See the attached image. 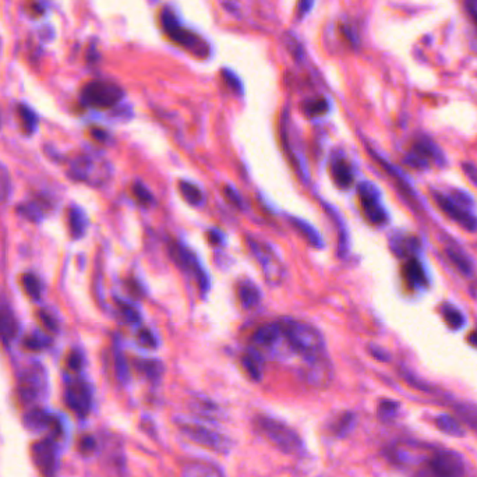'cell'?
<instances>
[{"instance_id":"f1b7e54d","label":"cell","mask_w":477,"mask_h":477,"mask_svg":"<svg viewBox=\"0 0 477 477\" xmlns=\"http://www.w3.org/2000/svg\"><path fill=\"white\" fill-rule=\"evenodd\" d=\"M447 254L454 265L465 275H470L473 271V264L466 254H463L459 249H447Z\"/></svg>"},{"instance_id":"30bf717a","label":"cell","mask_w":477,"mask_h":477,"mask_svg":"<svg viewBox=\"0 0 477 477\" xmlns=\"http://www.w3.org/2000/svg\"><path fill=\"white\" fill-rule=\"evenodd\" d=\"M46 391V376L41 366L28 367L20 377L19 393L26 405L38 402Z\"/></svg>"},{"instance_id":"1f68e13d","label":"cell","mask_w":477,"mask_h":477,"mask_svg":"<svg viewBox=\"0 0 477 477\" xmlns=\"http://www.w3.org/2000/svg\"><path fill=\"white\" fill-rule=\"evenodd\" d=\"M21 281H23V286H24V291L27 292V295L31 299L38 300L41 298V292H42L41 281L34 274H24Z\"/></svg>"},{"instance_id":"681fc988","label":"cell","mask_w":477,"mask_h":477,"mask_svg":"<svg viewBox=\"0 0 477 477\" xmlns=\"http://www.w3.org/2000/svg\"><path fill=\"white\" fill-rule=\"evenodd\" d=\"M466 3H467V9H469L470 16L477 23V0H466Z\"/></svg>"},{"instance_id":"4316f807","label":"cell","mask_w":477,"mask_h":477,"mask_svg":"<svg viewBox=\"0 0 477 477\" xmlns=\"http://www.w3.org/2000/svg\"><path fill=\"white\" fill-rule=\"evenodd\" d=\"M17 115H19L23 130L27 134H32L38 126V117H37L35 112L31 108H28L27 105H19L17 106Z\"/></svg>"},{"instance_id":"4fadbf2b","label":"cell","mask_w":477,"mask_h":477,"mask_svg":"<svg viewBox=\"0 0 477 477\" xmlns=\"http://www.w3.org/2000/svg\"><path fill=\"white\" fill-rule=\"evenodd\" d=\"M433 197L437 202V206L463 229L469 232H474L477 229V220L467 211L465 206H462V204L456 202L452 197H448L437 191L433 194Z\"/></svg>"},{"instance_id":"7c38bea8","label":"cell","mask_w":477,"mask_h":477,"mask_svg":"<svg viewBox=\"0 0 477 477\" xmlns=\"http://www.w3.org/2000/svg\"><path fill=\"white\" fill-rule=\"evenodd\" d=\"M427 467L433 477H462L465 473L462 458L452 451L434 452L429 459Z\"/></svg>"},{"instance_id":"bcb514c9","label":"cell","mask_w":477,"mask_h":477,"mask_svg":"<svg viewBox=\"0 0 477 477\" xmlns=\"http://www.w3.org/2000/svg\"><path fill=\"white\" fill-rule=\"evenodd\" d=\"M208 239H210V242H211L213 244H215V246L224 243V235H222L218 229L210 231V232H208Z\"/></svg>"},{"instance_id":"f6af8a7d","label":"cell","mask_w":477,"mask_h":477,"mask_svg":"<svg viewBox=\"0 0 477 477\" xmlns=\"http://www.w3.org/2000/svg\"><path fill=\"white\" fill-rule=\"evenodd\" d=\"M314 3V0H299V3H298V13L299 16H304L313 6Z\"/></svg>"},{"instance_id":"52a82bcc","label":"cell","mask_w":477,"mask_h":477,"mask_svg":"<svg viewBox=\"0 0 477 477\" xmlns=\"http://www.w3.org/2000/svg\"><path fill=\"white\" fill-rule=\"evenodd\" d=\"M247 243L264 271L265 280L269 282V285H278L284 280L285 274L284 265L280 257L275 254V251L271 250L268 244L258 242L253 237H249Z\"/></svg>"},{"instance_id":"ac0fdd59","label":"cell","mask_w":477,"mask_h":477,"mask_svg":"<svg viewBox=\"0 0 477 477\" xmlns=\"http://www.w3.org/2000/svg\"><path fill=\"white\" fill-rule=\"evenodd\" d=\"M180 477H225V474L210 460L188 459L182 466Z\"/></svg>"},{"instance_id":"60d3db41","label":"cell","mask_w":477,"mask_h":477,"mask_svg":"<svg viewBox=\"0 0 477 477\" xmlns=\"http://www.w3.org/2000/svg\"><path fill=\"white\" fill-rule=\"evenodd\" d=\"M225 195H226V198H228V201L231 202V204H233V206L235 207H237V208H240V210H243V207H244V202H243V199H242V197H240V194L232 187V186H226L225 187Z\"/></svg>"},{"instance_id":"9c48e42d","label":"cell","mask_w":477,"mask_h":477,"mask_svg":"<svg viewBox=\"0 0 477 477\" xmlns=\"http://www.w3.org/2000/svg\"><path fill=\"white\" fill-rule=\"evenodd\" d=\"M359 198L364 217L371 225L381 226L388 222V214L382 207L380 190L370 182L359 184Z\"/></svg>"},{"instance_id":"d6986e66","label":"cell","mask_w":477,"mask_h":477,"mask_svg":"<svg viewBox=\"0 0 477 477\" xmlns=\"http://www.w3.org/2000/svg\"><path fill=\"white\" fill-rule=\"evenodd\" d=\"M17 332L19 322L12 307L5 302H0V339L9 344L16 338Z\"/></svg>"},{"instance_id":"44dd1931","label":"cell","mask_w":477,"mask_h":477,"mask_svg":"<svg viewBox=\"0 0 477 477\" xmlns=\"http://www.w3.org/2000/svg\"><path fill=\"white\" fill-rule=\"evenodd\" d=\"M403 277L412 288H423L427 285V277L418 260H409L403 265Z\"/></svg>"},{"instance_id":"d4e9b609","label":"cell","mask_w":477,"mask_h":477,"mask_svg":"<svg viewBox=\"0 0 477 477\" xmlns=\"http://www.w3.org/2000/svg\"><path fill=\"white\" fill-rule=\"evenodd\" d=\"M87 225H88V220H87L86 213L79 207L70 208V211H69V226H70V232H72L73 237H76V239L81 237L87 231Z\"/></svg>"},{"instance_id":"f5cc1de1","label":"cell","mask_w":477,"mask_h":477,"mask_svg":"<svg viewBox=\"0 0 477 477\" xmlns=\"http://www.w3.org/2000/svg\"><path fill=\"white\" fill-rule=\"evenodd\" d=\"M467 340L470 342V345H473L474 348H477V331H473V332L469 335Z\"/></svg>"},{"instance_id":"7bdbcfd3","label":"cell","mask_w":477,"mask_h":477,"mask_svg":"<svg viewBox=\"0 0 477 477\" xmlns=\"http://www.w3.org/2000/svg\"><path fill=\"white\" fill-rule=\"evenodd\" d=\"M26 10L32 17H41L43 14V6L39 2H37V0H30L26 5Z\"/></svg>"},{"instance_id":"8fae6325","label":"cell","mask_w":477,"mask_h":477,"mask_svg":"<svg viewBox=\"0 0 477 477\" xmlns=\"http://www.w3.org/2000/svg\"><path fill=\"white\" fill-rule=\"evenodd\" d=\"M253 344L261 349V351H268L271 353H275L282 356L281 347L286 345V340L284 336V329L281 322H266L258 327L254 333H253ZM260 351V352H261Z\"/></svg>"},{"instance_id":"8d00e7d4","label":"cell","mask_w":477,"mask_h":477,"mask_svg":"<svg viewBox=\"0 0 477 477\" xmlns=\"http://www.w3.org/2000/svg\"><path fill=\"white\" fill-rule=\"evenodd\" d=\"M459 415L463 420H466L474 430H477V407H471L467 405L459 406Z\"/></svg>"},{"instance_id":"ba28073f","label":"cell","mask_w":477,"mask_h":477,"mask_svg":"<svg viewBox=\"0 0 477 477\" xmlns=\"http://www.w3.org/2000/svg\"><path fill=\"white\" fill-rule=\"evenodd\" d=\"M171 254L182 271L188 272L194 277L201 293H207L210 289V278L207 275V271L198 262L197 257L182 243H173L171 246Z\"/></svg>"},{"instance_id":"836d02e7","label":"cell","mask_w":477,"mask_h":477,"mask_svg":"<svg viewBox=\"0 0 477 477\" xmlns=\"http://www.w3.org/2000/svg\"><path fill=\"white\" fill-rule=\"evenodd\" d=\"M42 204H39V202H35V201H31V202H28V204H24V206H21L20 207V211H21V214L26 217V218H28L30 221H34V222H37V221H39L42 217H43V211H42Z\"/></svg>"},{"instance_id":"74e56055","label":"cell","mask_w":477,"mask_h":477,"mask_svg":"<svg viewBox=\"0 0 477 477\" xmlns=\"http://www.w3.org/2000/svg\"><path fill=\"white\" fill-rule=\"evenodd\" d=\"M139 342L142 347L144 348H150V349H154L157 348L158 342H157V338L154 336V333L148 329H142L140 333H139Z\"/></svg>"},{"instance_id":"5b68a950","label":"cell","mask_w":477,"mask_h":477,"mask_svg":"<svg viewBox=\"0 0 477 477\" xmlns=\"http://www.w3.org/2000/svg\"><path fill=\"white\" fill-rule=\"evenodd\" d=\"M123 98V90L104 80H94L84 86L81 91V99L86 105L95 109H110L116 106Z\"/></svg>"},{"instance_id":"7402d4cb","label":"cell","mask_w":477,"mask_h":477,"mask_svg":"<svg viewBox=\"0 0 477 477\" xmlns=\"http://www.w3.org/2000/svg\"><path fill=\"white\" fill-rule=\"evenodd\" d=\"M291 224L293 225V228L307 240V243L315 249H324L325 243L322 240V236L318 233V231H315V228L313 225H310L309 222L298 218V217H291L289 218Z\"/></svg>"},{"instance_id":"f546056e","label":"cell","mask_w":477,"mask_h":477,"mask_svg":"<svg viewBox=\"0 0 477 477\" xmlns=\"http://www.w3.org/2000/svg\"><path fill=\"white\" fill-rule=\"evenodd\" d=\"M26 425L31 430H42V429H46L48 426H50L52 422H50V416L49 415H46L45 412L39 411V409H34V411H31L27 415Z\"/></svg>"},{"instance_id":"8992f818","label":"cell","mask_w":477,"mask_h":477,"mask_svg":"<svg viewBox=\"0 0 477 477\" xmlns=\"http://www.w3.org/2000/svg\"><path fill=\"white\" fill-rule=\"evenodd\" d=\"M69 175L77 182L101 184L108 180L110 169L109 165L102 159L91 155H80L72 162Z\"/></svg>"},{"instance_id":"f35d334b","label":"cell","mask_w":477,"mask_h":477,"mask_svg":"<svg viewBox=\"0 0 477 477\" xmlns=\"http://www.w3.org/2000/svg\"><path fill=\"white\" fill-rule=\"evenodd\" d=\"M120 310H121V314H123L124 320L128 324H139L140 322V313L135 310L133 306H130V304H120Z\"/></svg>"},{"instance_id":"c3c4849f","label":"cell","mask_w":477,"mask_h":477,"mask_svg":"<svg viewBox=\"0 0 477 477\" xmlns=\"http://www.w3.org/2000/svg\"><path fill=\"white\" fill-rule=\"evenodd\" d=\"M370 353L376 358V359H378V360H382V362H385V360H388L389 359V356L382 351V349H380V348H376V347H370Z\"/></svg>"},{"instance_id":"b9f144b4","label":"cell","mask_w":477,"mask_h":477,"mask_svg":"<svg viewBox=\"0 0 477 477\" xmlns=\"http://www.w3.org/2000/svg\"><path fill=\"white\" fill-rule=\"evenodd\" d=\"M27 345L32 349H42L48 345V339L41 333H34L27 339Z\"/></svg>"},{"instance_id":"484cf974","label":"cell","mask_w":477,"mask_h":477,"mask_svg":"<svg viewBox=\"0 0 477 477\" xmlns=\"http://www.w3.org/2000/svg\"><path fill=\"white\" fill-rule=\"evenodd\" d=\"M179 188H180V193H182L183 198L188 204H191V206H201V204L204 202V194L199 190V187L195 186L194 183L182 180L179 183Z\"/></svg>"},{"instance_id":"ab89813d","label":"cell","mask_w":477,"mask_h":477,"mask_svg":"<svg viewBox=\"0 0 477 477\" xmlns=\"http://www.w3.org/2000/svg\"><path fill=\"white\" fill-rule=\"evenodd\" d=\"M396 411H398V403L392 402V400H384V402H381V405L378 407V413L384 419L393 416L396 413Z\"/></svg>"},{"instance_id":"816d5d0a","label":"cell","mask_w":477,"mask_h":477,"mask_svg":"<svg viewBox=\"0 0 477 477\" xmlns=\"http://www.w3.org/2000/svg\"><path fill=\"white\" fill-rule=\"evenodd\" d=\"M465 169H466V175L477 184V171L471 166V165H467V166H465Z\"/></svg>"},{"instance_id":"d590c367","label":"cell","mask_w":477,"mask_h":477,"mask_svg":"<svg viewBox=\"0 0 477 477\" xmlns=\"http://www.w3.org/2000/svg\"><path fill=\"white\" fill-rule=\"evenodd\" d=\"M140 370L148 378H158L162 373V364L158 360H142Z\"/></svg>"},{"instance_id":"e575fe53","label":"cell","mask_w":477,"mask_h":477,"mask_svg":"<svg viewBox=\"0 0 477 477\" xmlns=\"http://www.w3.org/2000/svg\"><path fill=\"white\" fill-rule=\"evenodd\" d=\"M327 110H328V102L322 98L313 99L304 104V112L309 116H320V115H324Z\"/></svg>"},{"instance_id":"83f0119b","label":"cell","mask_w":477,"mask_h":477,"mask_svg":"<svg viewBox=\"0 0 477 477\" xmlns=\"http://www.w3.org/2000/svg\"><path fill=\"white\" fill-rule=\"evenodd\" d=\"M436 426L442 431L447 433L449 436H456V437H462L463 436V429L460 426V423L454 419L449 415H440L436 418Z\"/></svg>"},{"instance_id":"603a6c76","label":"cell","mask_w":477,"mask_h":477,"mask_svg":"<svg viewBox=\"0 0 477 477\" xmlns=\"http://www.w3.org/2000/svg\"><path fill=\"white\" fill-rule=\"evenodd\" d=\"M242 364L253 380L258 381L262 378L264 360H262V353L258 349H249L242 358Z\"/></svg>"},{"instance_id":"ffe728a7","label":"cell","mask_w":477,"mask_h":477,"mask_svg":"<svg viewBox=\"0 0 477 477\" xmlns=\"http://www.w3.org/2000/svg\"><path fill=\"white\" fill-rule=\"evenodd\" d=\"M331 176L340 188H349L353 183L352 168L344 158H336L331 162Z\"/></svg>"},{"instance_id":"2e32d148","label":"cell","mask_w":477,"mask_h":477,"mask_svg":"<svg viewBox=\"0 0 477 477\" xmlns=\"http://www.w3.org/2000/svg\"><path fill=\"white\" fill-rule=\"evenodd\" d=\"M433 159L436 162H441L442 155L431 140L422 137L413 143L412 151L406 158V162L415 168H427L429 162Z\"/></svg>"},{"instance_id":"7dc6e473","label":"cell","mask_w":477,"mask_h":477,"mask_svg":"<svg viewBox=\"0 0 477 477\" xmlns=\"http://www.w3.org/2000/svg\"><path fill=\"white\" fill-rule=\"evenodd\" d=\"M9 190V184H8V177L5 173L0 172V199H3L8 194Z\"/></svg>"},{"instance_id":"6da1fadb","label":"cell","mask_w":477,"mask_h":477,"mask_svg":"<svg viewBox=\"0 0 477 477\" xmlns=\"http://www.w3.org/2000/svg\"><path fill=\"white\" fill-rule=\"evenodd\" d=\"M280 322L284 329L288 348L292 353L302 356L304 362L325 356V339L314 325L289 317Z\"/></svg>"},{"instance_id":"7a4b0ae2","label":"cell","mask_w":477,"mask_h":477,"mask_svg":"<svg viewBox=\"0 0 477 477\" xmlns=\"http://www.w3.org/2000/svg\"><path fill=\"white\" fill-rule=\"evenodd\" d=\"M257 433L286 455H300L304 451L300 436L286 423L266 415H258L253 420Z\"/></svg>"},{"instance_id":"4dcf8cb0","label":"cell","mask_w":477,"mask_h":477,"mask_svg":"<svg viewBox=\"0 0 477 477\" xmlns=\"http://www.w3.org/2000/svg\"><path fill=\"white\" fill-rule=\"evenodd\" d=\"M442 315H444V320L448 324V327L452 329H459L465 325L463 314L456 307H454L451 304L442 306Z\"/></svg>"},{"instance_id":"5bb4252c","label":"cell","mask_w":477,"mask_h":477,"mask_svg":"<svg viewBox=\"0 0 477 477\" xmlns=\"http://www.w3.org/2000/svg\"><path fill=\"white\" fill-rule=\"evenodd\" d=\"M66 402L72 411L84 418L91 411L93 395L88 384L83 380H75L66 387Z\"/></svg>"},{"instance_id":"cb8c5ba5","label":"cell","mask_w":477,"mask_h":477,"mask_svg":"<svg viewBox=\"0 0 477 477\" xmlns=\"http://www.w3.org/2000/svg\"><path fill=\"white\" fill-rule=\"evenodd\" d=\"M237 293H239L240 304L244 309H254L261 302V292H260V289L257 288V285H254L250 281L242 282L239 285Z\"/></svg>"},{"instance_id":"ee69618b","label":"cell","mask_w":477,"mask_h":477,"mask_svg":"<svg viewBox=\"0 0 477 477\" xmlns=\"http://www.w3.org/2000/svg\"><path fill=\"white\" fill-rule=\"evenodd\" d=\"M224 79H225V81L229 84V87L232 88V90H235L236 93H242V84H240V81H239V79L235 76V75H232L231 72H224Z\"/></svg>"},{"instance_id":"f907efd6","label":"cell","mask_w":477,"mask_h":477,"mask_svg":"<svg viewBox=\"0 0 477 477\" xmlns=\"http://www.w3.org/2000/svg\"><path fill=\"white\" fill-rule=\"evenodd\" d=\"M80 364H81V358H80V355L73 353V355L69 358V366H70L72 369L77 370V369L80 367Z\"/></svg>"},{"instance_id":"277c9868","label":"cell","mask_w":477,"mask_h":477,"mask_svg":"<svg viewBox=\"0 0 477 477\" xmlns=\"http://www.w3.org/2000/svg\"><path fill=\"white\" fill-rule=\"evenodd\" d=\"M161 23H162L165 32L169 35V38L175 43L180 45L182 48H184L186 50H188L191 55H194L197 57H207L208 56L210 48H208L207 42L204 41L199 35H197L195 32H191V31L183 28L179 24L173 12H171L169 9H165L162 12V16H161Z\"/></svg>"},{"instance_id":"db71d44e","label":"cell","mask_w":477,"mask_h":477,"mask_svg":"<svg viewBox=\"0 0 477 477\" xmlns=\"http://www.w3.org/2000/svg\"><path fill=\"white\" fill-rule=\"evenodd\" d=\"M0 124H2V119H0Z\"/></svg>"},{"instance_id":"d6a6232c","label":"cell","mask_w":477,"mask_h":477,"mask_svg":"<svg viewBox=\"0 0 477 477\" xmlns=\"http://www.w3.org/2000/svg\"><path fill=\"white\" fill-rule=\"evenodd\" d=\"M133 195L135 197V199H137L142 204V206H151V204L154 202L151 191L142 182L134 183V186H133Z\"/></svg>"},{"instance_id":"3957f363","label":"cell","mask_w":477,"mask_h":477,"mask_svg":"<svg viewBox=\"0 0 477 477\" xmlns=\"http://www.w3.org/2000/svg\"><path fill=\"white\" fill-rule=\"evenodd\" d=\"M176 425L188 440L213 452L228 454L232 448V441L229 437L224 436L222 433L217 431L215 429L207 425H202L195 420H187V419H179Z\"/></svg>"},{"instance_id":"9a60e30c","label":"cell","mask_w":477,"mask_h":477,"mask_svg":"<svg viewBox=\"0 0 477 477\" xmlns=\"http://www.w3.org/2000/svg\"><path fill=\"white\" fill-rule=\"evenodd\" d=\"M304 378L311 387H315L320 389H324L331 385L333 380V369L327 355L318 359L306 362Z\"/></svg>"},{"instance_id":"e0dca14e","label":"cell","mask_w":477,"mask_h":477,"mask_svg":"<svg viewBox=\"0 0 477 477\" xmlns=\"http://www.w3.org/2000/svg\"><path fill=\"white\" fill-rule=\"evenodd\" d=\"M34 459L45 477H52L56 466V447L50 440H43L34 447Z\"/></svg>"}]
</instances>
